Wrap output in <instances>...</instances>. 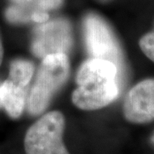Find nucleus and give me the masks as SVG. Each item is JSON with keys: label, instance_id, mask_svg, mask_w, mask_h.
<instances>
[{"label": "nucleus", "instance_id": "9", "mask_svg": "<svg viewBox=\"0 0 154 154\" xmlns=\"http://www.w3.org/2000/svg\"><path fill=\"white\" fill-rule=\"evenodd\" d=\"M138 45L142 53L154 63V27L149 32L141 36Z\"/></svg>", "mask_w": 154, "mask_h": 154}, {"label": "nucleus", "instance_id": "1", "mask_svg": "<svg viewBox=\"0 0 154 154\" xmlns=\"http://www.w3.org/2000/svg\"><path fill=\"white\" fill-rule=\"evenodd\" d=\"M118 71L111 61L89 57L77 70V87L72 92V103L85 111L108 106L119 95Z\"/></svg>", "mask_w": 154, "mask_h": 154}, {"label": "nucleus", "instance_id": "8", "mask_svg": "<svg viewBox=\"0 0 154 154\" xmlns=\"http://www.w3.org/2000/svg\"><path fill=\"white\" fill-rule=\"evenodd\" d=\"M34 74V65L31 61L25 59H15L11 61L9 66V76L15 84L25 88L31 81Z\"/></svg>", "mask_w": 154, "mask_h": 154}, {"label": "nucleus", "instance_id": "12", "mask_svg": "<svg viewBox=\"0 0 154 154\" xmlns=\"http://www.w3.org/2000/svg\"><path fill=\"white\" fill-rule=\"evenodd\" d=\"M3 56H4V47H3V42H2V37L0 34V65L2 63Z\"/></svg>", "mask_w": 154, "mask_h": 154}, {"label": "nucleus", "instance_id": "13", "mask_svg": "<svg viewBox=\"0 0 154 154\" xmlns=\"http://www.w3.org/2000/svg\"><path fill=\"white\" fill-rule=\"evenodd\" d=\"M12 1H14V2H17V3H20V4H22V3H28V2L31 1V0H12Z\"/></svg>", "mask_w": 154, "mask_h": 154}, {"label": "nucleus", "instance_id": "10", "mask_svg": "<svg viewBox=\"0 0 154 154\" xmlns=\"http://www.w3.org/2000/svg\"><path fill=\"white\" fill-rule=\"evenodd\" d=\"M63 0H38V4L40 6L39 9L47 11L48 9L58 8L62 4Z\"/></svg>", "mask_w": 154, "mask_h": 154}, {"label": "nucleus", "instance_id": "4", "mask_svg": "<svg viewBox=\"0 0 154 154\" xmlns=\"http://www.w3.org/2000/svg\"><path fill=\"white\" fill-rule=\"evenodd\" d=\"M83 32L90 57L109 60L118 68L123 65V53L118 39L102 17L94 13L86 15L83 20Z\"/></svg>", "mask_w": 154, "mask_h": 154}, {"label": "nucleus", "instance_id": "6", "mask_svg": "<svg viewBox=\"0 0 154 154\" xmlns=\"http://www.w3.org/2000/svg\"><path fill=\"white\" fill-rule=\"evenodd\" d=\"M123 115L131 123H147L154 120V78L136 83L126 94Z\"/></svg>", "mask_w": 154, "mask_h": 154}, {"label": "nucleus", "instance_id": "14", "mask_svg": "<svg viewBox=\"0 0 154 154\" xmlns=\"http://www.w3.org/2000/svg\"><path fill=\"white\" fill-rule=\"evenodd\" d=\"M151 141H152V142L154 143V134L152 135V138H151Z\"/></svg>", "mask_w": 154, "mask_h": 154}, {"label": "nucleus", "instance_id": "7", "mask_svg": "<svg viewBox=\"0 0 154 154\" xmlns=\"http://www.w3.org/2000/svg\"><path fill=\"white\" fill-rule=\"evenodd\" d=\"M25 88L6 79L0 85V107L13 119L19 118L25 107Z\"/></svg>", "mask_w": 154, "mask_h": 154}, {"label": "nucleus", "instance_id": "5", "mask_svg": "<svg viewBox=\"0 0 154 154\" xmlns=\"http://www.w3.org/2000/svg\"><path fill=\"white\" fill-rule=\"evenodd\" d=\"M73 36L70 23L63 18L41 23L34 30L31 50L37 57L49 54H67L72 46Z\"/></svg>", "mask_w": 154, "mask_h": 154}, {"label": "nucleus", "instance_id": "11", "mask_svg": "<svg viewBox=\"0 0 154 154\" xmlns=\"http://www.w3.org/2000/svg\"><path fill=\"white\" fill-rule=\"evenodd\" d=\"M31 19L36 23L41 24V23L47 22L49 20V14L47 11L42 10V9H38V10H35L31 14Z\"/></svg>", "mask_w": 154, "mask_h": 154}, {"label": "nucleus", "instance_id": "3", "mask_svg": "<svg viewBox=\"0 0 154 154\" xmlns=\"http://www.w3.org/2000/svg\"><path fill=\"white\" fill-rule=\"evenodd\" d=\"M65 117L60 111H50L30 126L24 137L26 154H69L63 141Z\"/></svg>", "mask_w": 154, "mask_h": 154}, {"label": "nucleus", "instance_id": "2", "mask_svg": "<svg viewBox=\"0 0 154 154\" xmlns=\"http://www.w3.org/2000/svg\"><path fill=\"white\" fill-rule=\"evenodd\" d=\"M69 73L67 54H49L42 58L27 99V111L30 115L38 116L46 111L54 95L65 84Z\"/></svg>", "mask_w": 154, "mask_h": 154}]
</instances>
